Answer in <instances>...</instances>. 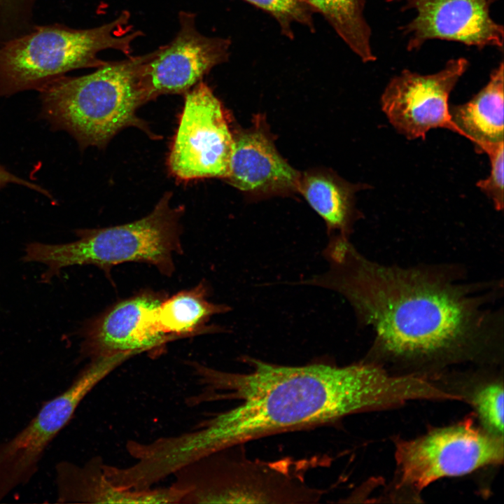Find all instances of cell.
I'll list each match as a JSON object with an SVG mask.
<instances>
[{"instance_id": "6da1fadb", "label": "cell", "mask_w": 504, "mask_h": 504, "mask_svg": "<svg viewBox=\"0 0 504 504\" xmlns=\"http://www.w3.org/2000/svg\"><path fill=\"white\" fill-rule=\"evenodd\" d=\"M246 372H232L195 364L206 400L236 404L213 415L188 434L199 456L272 434L335 421L365 410L412 400L410 375H391L374 365H280L246 358Z\"/></svg>"}, {"instance_id": "7a4b0ae2", "label": "cell", "mask_w": 504, "mask_h": 504, "mask_svg": "<svg viewBox=\"0 0 504 504\" xmlns=\"http://www.w3.org/2000/svg\"><path fill=\"white\" fill-rule=\"evenodd\" d=\"M324 255L328 271L303 283L341 293L393 356L461 358L493 336L492 320L477 300L442 276L375 263L342 236L330 241Z\"/></svg>"}, {"instance_id": "3957f363", "label": "cell", "mask_w": 504, "mask_h": 504, "mask_svg": "<svg viewBox=\"0 0 504 504\" xmlns=\"http://www.w3.org/2000/svg\"><path fill=\"white\" fill-rule=\"evenodd\" d=\"M150 52L106 61L89 74L59 77L38 90L41 117L83 147L104 145L120 129L136 123L146 102L141 82Z\"/></svg>"}, {"instance_id": "277c9868", "label": "cell", "mask_w": 504, "mask_h": 504, "mask_svg": "<svg viewBox=\"0 0 504 504\" xmlns=\"http://www.w3.org/2000/svg\"><path fill=\"white\" fill-rule=\"evenodd\" d=\"M122 11L112 21L89 29L61 24H35L30 30L0 43V97L25 90H39L76 69L97 68L106 61L101 51L112 49L126 57L144 35Z\"/></svg>"}, {"instance_id": "5b68a950", "label": "cell", "mask_w": 504, "mask_h": 504, "mask_svg": "<svg viewBox=\"0 0 504 504\" xmlns=\"http://www.w3.org/2000/svg\"><path fill=\"white\" fill-rule=\"evenodd\" d=\"M180 214L170 206L169 196H164L148 215L132 223L78 230V239L66 244L29 243L22 260L46 266L43 283L69 266L90 265L106 271L127 262L148 263L169 276L174 270V255L181 251Z\"/></svg>"}, {"instance_id": "8992f818", "label": "cell", "mask_w": 504, "mask_h": 504, "mask_svg": "<svg viewBox=\"0 0 504 504\" xmlns=\"http://www.w3.org/2000/svg\"><path fill=\"white\" fill-rule=\"evenodd\" d=\"M279 462L252 461L223 449L175 473L181 503H313L323 492Z\"/></svg>"}, {"instance_id": "52a82bcc", "label": "cell", "mask_w": 504, "mask_h": 504, "mask_svg": "<svg viewBox=\"0 0 504 504\" xmlns=\"http://www.w3.org/2000/svg\"><path fill=\"white\" fill-rule=\"evenodd\" d=\"M126 360L122 354L90 360L65 390L43 403L24 427L0 442V502L34 478L47 449L80 402Z\"/></svg>"}, {"instance_id": "ba28073f", "label": "cell", "mask_w": 504, "mask_h": 504, "mask_svg": "<svg viewBox=\"0 0 504 504\" xmlns=\"http://www.w3.org/2000/svg\"><path fill=\"white\" fill-rule=\"evenodd\" d=\"M503 459V436L466 423L398 442L396 449L401 484L417 489L440 478L463 475Z\"/></svg>"}, {"instance_id": "9c48e42d", "label": "cell", "mask_w": 504, "mask_h": 504, "mask_svg": "<svg viewBox=\"0 0 504 504\" xmlns=\"http://www.w3.org/2000/svg\"><path fill=\"white\" fill-rule=\"evenodd\" d=\"M169 167L179 179L227 178L233 135L220 102L200 81L188 91Z\"/></svg>"}, {"instance_id": "30bf717a", "label": "cell", "mask_w": 504, "mask_h": 504, "mask_svg": "<svg viewBox=\"0 0 504 504\" xmlns=\"http://www.w3.org/2000/svg\"><path fill=\"white\" fill-rule=\"evenodd\" d=\"M469 65L463 57L451 59L439 71L422 75L403 70L387 84L381 108L394 129L407 139H425L428 132L445 128L456 132L448 100Z\"/></svg>"}, {"instance_id": "8fae6325", "label": "cell", "mask_w": 504, "mask_h": 504, "mask_svg": "<svg viewBox=\"0 0 504 504\" xmlns=\"http://www.w3.org/2000/svg\"><path fill=\"white\" fill-rule=\"evenodd\" d=\"M178 30L144 63L141 82L146 102L167 94L186 93L216 66L228 60L230 41L201 34L196 15L179 11Z\"/></svg>"}, {"instance_id": "7c38bea8", "label": "cell", "mask_w": 504, "mask_h": 504, "mask_svg": "<svg viewBox=\"0 0 504 504\" xmlns=\"http://www.w3.org/2000/svg\"><path fill=\"white\" fill-rule=\"evenodd\" d=\"M493 1L406 0V8L416 12L404 27L407 50H417L426 41L435 38L478 48H502L503 27L490 15Z\"/></svg>"}, {"instance_id": "4fadbf2b", "label": "cell", "mask_w": 504, "mask_h": 504, "mask_svg": "<svg viewBox=\"0 0 504 504\" xmlns=\"http://www.w3.org/2000/svg\"><path fill=\"white\" fill-rule=\"evenodd\" d=\"M162 300L142 293L89 321L81 330V355L90 360L120 354L135 356L175 340L157 328L155 312Z\"/></svg>"}, {"instance_id": "5bb4252c", "label": "cell", "mask_w": 504, "mask_h": 504, "mask_svg": "<svg viewBox=\"0 0 504 504\" xmlns=\"http://www.w3.org/2000/svg\"><path fill=\"white\" fill-rule=\"evenodd\" d=\"M101 459L83 465L67 460L55 466L58 503H180L183 493L174 486L133 489L114 484L106 475Z\"/></svg>"}, {"instance_id": "9a60e30c", "label": "cell", "mask_w": 504, "mask_h": 504, "mask_svg": "<svg viewBox=\"0 0 504 504\" xmlns=\"http://www.w3.org/2000/svg\"><path fill=\"white\" fill-rule=\"evenodd\" d=\"M300 178L262 130L233 136L227 178L236 188L256 194L282 193L298 189Z\"/></svg>"}, {"instance_id": "2e32d148", "label": "cell", "mask_w": 504, "mask_h": 504, "mask_svg": "<svg viewBox=\"0 0 504 504\" xmlns=\"http://www.w3.org/2000/svg\"><path fill=\"white\" fill-rule=\"evenodd\" d=\"M503 63L491 74L487 84L467 102L449 106L456 132L472 141L477 152L503 141Z\"/></svg>"}, {"instance_id": "e0dca14e", "label": "cell", "mask_w": 504, "mask_h": 504, "mask_svg": "<svg viewBox=\"0 0 504 504\" xmlns=\"http://www.w3.org/2000/svg\"><path fill=\"white\" fill-rule=\"evenodd\" d=\"M207 298V287L201 283L162 300L155 312L158 329L174 340L214 331L205 326L206 323L212 316L227 312L230 307L213 303Z\"/></svg>"}, {"instance_id": "ac0fdd59", "label": "cell", "mask_w": 504, "mask_h": 504, "mask_svg": "<svg viewBox=\"0 0 504 504\" xmlns=\"http://www.w3.org/2000/svg\"><path fill=\"white\" fill-rule=\"evenodd\" d=\"M298 189L324 220L330 232L346 237L354 216V193L358 186L323 172H309L300 178Z\"/></svg>"}, {"instance_id": "d6986e66", "label": "cell", "mask_w": 504, "mask_h": 504, "mask_svg": "<svg viewBox=\"0 0 504 504\" xmlns=\"http://www.w3.org/2000/svg\"><path fill=\"white\" fill-rule=\"evenodd\" d=\"M314 13H320L349 48L363 62H374L372 31L363 0H307Z\"/></svg>"}, {"instance_id": "ffe728a7", "label": "cell", "mask_w": 504, "mask_h": 504, "mask_svg": "<svg viewBox=\"0 0 504 504\" xmlns=\"http://www.w3.org/2000/svg\"><path fill=\"white\" fill-rule=\"evenodd\" d=\"M272 15L278 22L282 34L293 38L295 24L314 31V11L307 0H244Z\"/></svg>"}, {"instance_id": "44dd1931", "label": "cell", "mask_w": 504, "mask_h": 504, "mask_svg": "<svg viewBox=\"0 0 504 504\" xmlns=\"http://www.w3.org/2000/svg\"><path fill=\"white\" fill-rule=\"evenodd\" d=\"M38 0H0V43L30 30Z\"/></svg>"}, {"instance_id": "7402d4cb", "label": "cell", "mask_w": 504, "mask_h": 504, "mask_svg": "<svg viewBox=\"0 0 504 504\" xmlns=\"http://www.w3.org/2000/svg\"><path fill=\"white\" fill-rule=\"evenodd\" d=\"M473 402L487 431L503 436V386L498 382L482 387L475 394Z\"/></svg>"}, {"instance_id": "603a6c76", "label": "cell", "mask_w": 504, "mask_h": 504, "mask_svg": "<svg viewBox=\"0 0 504 504\" xmlns=\"http://www.w3.org/2000/svg\"><path fill=\"white\" fill-rule=\"evenodd\" d=\"M503 141L484 146L480 153L489 158L490 174L487 178L479 180L476 186L493 203L496 209L503 207Z\"/></svg>"}, {"instance_id": "cb8c5ba5", "label": "cell", "mask_w": 504, "mask_h": 504, "mask_svg": "<svg viewBox=\"0 0 504 504\" xmlns=\"http://www.w3.org/2000/svg\"><path fill=\"white\" fill-rule=\"evenodd\" d=\"M9 183H15L27 187L39 192L45 196L52 198L50 194L41 186L14 175L8 171L4 167L0 165V188Z\"/></svg>"}]
</instances>
